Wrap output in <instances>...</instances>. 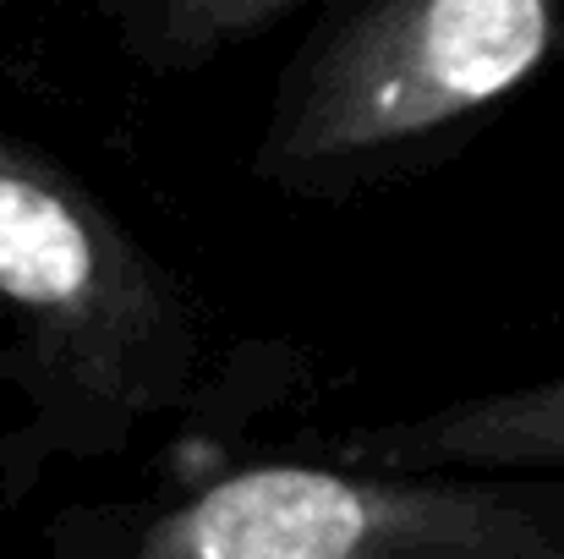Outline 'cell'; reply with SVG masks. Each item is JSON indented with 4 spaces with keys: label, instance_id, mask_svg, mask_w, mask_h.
I'll return each instance as SVG.
<instances>
[{
    "label": "cell",
    "instance_id": "obj_1",
    "mask_svg": "<svg viewBox=\"0 0 564 559\" xmlns=\"http://www.w3.org/2000/svg\"><path fill=\"white\" fill-rule=\"evenodd\" d=\"M0 308L28 341L50 417L83 428V444L121 439L187 378L176 286L77 176L11 138H0Z\"/></svg>",
    "mask_w": 564,
    "mask_h": 559
},
{
    "label": "cell",
    "instance_id": "obj_2",
    "mask_svg": "<svg viewBox=\"0 0 564 559\" xmlns=\"http://www.w3.org/2000/svg\"><path fill=\"white\" fill-rule=\"evenodd\" d=\"M564 44V0H362L291 72L263 171L351 182L471 121Z\"/></svg>",
    "mask_w": 564,
    "mask_h": 559
},
{
    "label": "cell",
    "instance_id": "obj_3",
    "mask_svg": "<svg viewBox=\"0 0 564 559\" xmlns=\"http://www.w3.org/2000/svg\"><path fill=\"white\" fill-rule=\"evenodd\" d=\"M149 559H564V472L438 483L411 472L247 466L160 510Z\"/></svg>",
    "mask_w": 564,
    "mask_h": 559
},
{
    "label": "cell",
    "instance_id": "obj_4",
    "mask_svg": "<svg viewBox=\"0 0 564 559\" xmlns=\"http://www.w3.org/2000/svg\"><path fill=\"white\" fill-rule=\"evenodd\" d=\"M346 455L378 472H564V373L357 433Z\"/></svg>",
    "mask_w": 564,
    "mask_h": 559
},
{
    "label": "cell",
    "instance_id": "obj_5",
    "mask_svg": "<svg viewBox=\"0 0 564 559\" xmlns=\"http://www.w3.org/2000/svg\"><path fill=\"white\" fill-rule=\"evenodd\" d=\"M291 6L296 0H143V33H154L165 55L197 61L230 39H247Z\"/></svg>",
    "mask_w": 564,
    "mask_h": 559
}]
</instances>
